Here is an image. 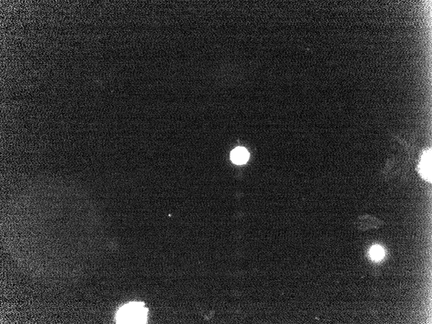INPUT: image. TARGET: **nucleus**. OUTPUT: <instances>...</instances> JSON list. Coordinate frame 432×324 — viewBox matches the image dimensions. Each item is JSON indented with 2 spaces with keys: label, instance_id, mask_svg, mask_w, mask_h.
<instances>
[{
  "label": "nucleus",
  "instance_id": "nucleus-1",
  "mask_svg": "<svg viewBox=\"0 0 432 324\" xmlns=\"http://www.w3.org/2000/svg\"><path fill=\"white\" fill-rule=\"evenodd\" d=\"M148 317V309L143 303H130L119 310L117 322L119 324H145Z\"/></svg>",
  "mask_w": 432,
  "mask_h": 324
},
{
  "label": "nucleus",
  "instance_id": "nucleus-2",
  "mask_svg": "<svg viewBox=\"0 0 432 324\" xmlns=\"http://www.w3.org/2000/svg\"><path fill=\"white\" fill-rule=\"evenodd\" d=\"M417 171L425 181H432V150L428 149L422 153L417 165Z\"/></svg>",
  "mask_w": 432,
  "mask_h": 324
},
{
  "label": "nucleus",
  "instance_id": "nucleus-3",
  "mask_svg": "<svg viewBox=\"0 0 432 324\" xmlns=\"http://www.w3.org/2000/svg\"><path fill=\"white\" fill-rule=\"evenodd\" d=\"M249 153L246 149L243 147H238L234 149L231 153V160L233 163L237 165H242L248 161Z\"/></svg>",
  "mask_w": 432,
  "mask_h": 324
},
{
  "label": "nucleus",
  "instance_id": "nucleus-4",
  "mask_svg": "<svg viewBox=\"0 0 432 324\" xmlns=\"http://www.w3.org/2000/svg\"><path fill=\"white\" fill-rule=\"evenodd\" d=\"M371 256L374 260H381L384 256V251L380 247H375L371 250Z\"/></svg>",
  "mask_w": 432,
  "mask_h": 324
}]
</instances>
